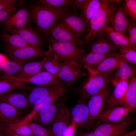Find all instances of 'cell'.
Wrapping results in <instances>:
<instances>
[{
	"label": "cell",
	"mask_w": 136,
	"mask_h": 136,
	"mask_svg": "<svg viewBox=\"0 0 136 136\" xmlns=\"http://www.w3.org/2000/svg\"><path fill=\"white\" fill-rule=\"evenodd\" d=\"M28 90H15L0 94V101L6 103L26 113L31 108L28 101Z\"/></svg>",
	"instance_id": "cell-12"
},
{
	"label": "cell",
	"mask_w": 136,
	"mask_h": 136,
	"mask_svg": "<svg viewBox=\"0 0 136 136\" xmlns=\"http://www.w3.org/2000/svg\"><path fill=\"white\" fill-rule=\"evenodd\" d=\"M4 136H22L17 134L0 122Z\"/></svg>",
	"instance_id": "cell-43"
},
{
	"label": "cell",
	"mask_w": 136,
	"mask_h": 136,
	"mask_svg": "<svg viewBox=\"0 0 136 136\" xmlns=\"http://www.w3.org/2000/svg\"><path fill=\"white\" fill-rule=\"evenodd\" d=\"M128 24L127 14L120 5L111 17L108 26L115 31L126 34Z\"/></svg>",
	"instance_id": "cell-21"
},
{
	"label": "cell",
	"mask_w": 136,
	"mask_h": 136,
	"mask_svg": "<svg viewBox=\"0 0 136 136\" xmlns=\"http://www.w3.org/2000/svg\"><path fill=\"white\" fill-rule=\"evenodd\" d=\"M70 117L78 131L90 129L89 112L87 100L79 99L70 113Z\"/></svg>",
	"instance_id": "cell-11"
},
{
	"label": "cell",
	"mask_w": 136,
	"mask_h": 136,
	"mask_svg": "<svg viewBox=\"0 0 136 136\" xmlns=\"http://www.w3.org/2000/svg\"><path fill=\"white\" fill-rule=\"evenodd\" d=\"M87 47L90 52L100 54L116 52L119 48L113 44L104 33L97 36Z\"/></svg>",
	"instance_id": "cell-20"
},
{
	"label": "cell",
	"mask_w": 136,
	"mask_h": 136,
	"mask_svg": "<svg viewBox=\"0 0 136 136\" xmlns=\"http://www.w3.org/2000/svg\"><path fill=\"white\" fill-rule=\"evenodd\" d=\"M27 62L12 60L7 61L0 65V71L3 74L14 75L18 73Z\"/></svg>",
	"instance_id": "cell-33"
},
{
	"label": "cell",
	"mask_w": 136,
	"mask_h": 136,
	"mask_svg": "<svg viewBox=\"0 0 136 136\" xmlns=\"http://www.w3.org/2000/svg\"><path fill=\"white\" fill-rule=\"evenodd\" d=\"M49 40L71 43L78 46L80 45L81 40L74 36L58 20L51 26L48 33L47 42Z\"/></svg>",
	"instance_id": "cell-14"
},
{
	"label": "cell",
	"mask_w": 136,
	"mask_h": 136,
	"mask_svg": "<svg viewBox=\"0 0 136 136\" xmlns=\"http://www.w3.org/2000/svg\"><path fill=\"white\" fill-rule=\"evenodd\" d=\"M65 103L59 108L50 127L54 136L67 135L71 117Z\"/></svg>",
	"instance_id": "cell-13"
},
{
	"label": "cell",
	"mask_w": 136,
	"mask_h": 136,
	"mask_svg": "<svg viewBox=\"0 0 136 136\" xmlns=\"http://www.w3.org/2000/svg\"><path fill=\"white\" fill-rule=\"evenodd\" d=\"M49 50L45 55L52 56L61 62L75 61L80 63L86 52L71 43L49 40Z\"/></svg>",
	"instance_id": "cell-3"
},
{
	"label": "cell",
	"mask_w": 136,
	"mask_h": 136,
	"mask_svg": "<svg viewBox=\"0 0 136 136\" xmlns=\"http://www.w3.org/2000/svg\"><path fill=\"white\" fill-rule=\"evenodd\" d=\"M3 30L9 33L18 35L32 46L40 47L45 46L46 43L43 37L36 28L31 25V22L21 28H8Z\"/></svg>",
	"instance_id": "cell-10"
},
{
	"label": "cell",
	"mask_w": 136,
	"mask_h": 136,
	"mask_svg": "<svg viewBox=\"0 0 136 136\" xmlns=\"http://www.w3.org/2000/svg\"><path fill=\"white\" fill-rule=\"evenodd\" d=\"M0 136H4L2 130L0 125Z\"/></svg>",
	"instance_id": "cell-47"
},
{
	"label": "cell",
	"mask_w": 136,
	"mask_h": 136,
	"mask_svg": "<svg viewBox=\"0 0 136 136\" xmlns=\"http://www.w3.org/2000/svg\"><path fill=\"white\" fill-rule=\"evenodd\" d=\"M23 2V1L19 0H0V11L17 7Z\"/></svg>",
	"instance_id": "cell-41"
},
{
	"label": "cell",
	"mask_w": 136,
	"mask_h": 136,
	"mask_svg": "<svg viewBox=\"0 0 136 136\" xmlns=\"http://www.w3.org/2000/svg\"><path fill=\"white\" fill-rule=\"evenodd\" d=\"M44 58L41 61H33L27 62L18 73L14 75L22 77H28L44 71Z\"/></svg>",
	"instance_id": "cell-30"
},
{
	"label": "cell",
	"mask_w": 136,
	"mask_h": 136,
	"mask_svg": "<svg viewBox=\"0 0 136 136\" xmlns=\"http://www.w3.org/2000/svg\"><path fill=\"white\" fill-rule=\"evenodd\" d=\"M24 118L15 119L9 120H0V122L16 133L22 136H33L29 127L21 122Z\"/></svg>",
	"instance_id": "cell-27"
},
{
	"label": "cell",
	"mask_w": 136,
	"mask_h": 136,
	"mask_svg": "<svg viewBox=\"0 0 136 136\" xmlns=\"http://www.w3.org/2000/svg\"><path fill=\"white\" fill-rule=\"evenodd\" d=\"M63 84L43 85H33L29 86L28 98L31 107L43 101Z\"/></svg>",
	"instance_id": "cell-15"
},
{
	"label": "cell",
	"mask_w": 136,
	"mask_h": 136,
	"mask_svg": "<svg viewBox=\"0 0 136 136\" xmlns=\"http://www.w3.org/2000/svg\"><path fill=\"white\" fill-rule=\"evenodd\" d=\"M128 24L127 32L132 49L136 51V23L132 22L129 17L128 18Z\"/></svg>",
	"instance_id": "cell-40"
},
{
	"label": "cell",
	"mask_w": 136,
	"mask_h": 136,
	"mask_svg": "<svg viewBox=\"0 0 136 136\" xmlns=\"http://www.w3.org/2000/svg\"><path fill=\"white\" fill-rule=\"evenodd\" d=\"M121 5L131 21L136 23V0H125Z\"/></svg>",
	"instance_id": "cell-38"
},
{
	"label": "cell",
	"mask_w": 136,
	"mask_h": 136,
	"mask_svg": "<svg viewBox=\"0 0 136 136\" xmlns=\"http://www.w3.org/2000/svg\"><path fill=\"white\" fill-rule=\"evenodd\" d=\"M103 33L115 46L119 47L123 46L132 49L126 34L115 31L108 26L105 28Z\"/></svg>",
	"instance_id": "cell-29"
},
{
	"label": "cell",
	"mask_w": 136,
	"mask_h": 136,
	"mask_svg": "<svg viewBox=\"0 0 136 136\" xmlns=\"http://www.w3.org/2000/svg\"><path fill=\"white\" fill-rule=\"evenodd\" d=\"M132 123L131 117L128 115L119 123H103L92 131L98 136H121L127 132Z\"/></svg>",
	"instance_id": "cell-9"
},
{
	"label": "cell",
	"mask_w": 136,
	"mask_h": 136,
	"mask_svg": "<svg viewBox=\"0 0 136 136\" xmlns=\"http://www.w3.org/2000/svg\"><path fill=\"white\" fill-rule=\"evenodd\" d=\"M122 59V56L117 53L104 59L96 67L87 70L90 74L110 73L118 68Z\"/></svg>",
	"instance_id": "cell-22"
},
{
	"label": "cell",
	"mask_w": 136,
	"mask_h": 136,
	"mask_svg": "<svg viewBox=\"0 0 136 136\" xmlns=\"http://www.w3.org/2000/svg\"><path fill=\"white\" fill-rule=\"evenodd\" d=\"M18 9L17 7H15L0 11V24L5 21Z\"/></svg>",
	"instance_id": "cell-42"
},
{
	"label": "cell",
	"mask_w": 136,
	"mask_h": 136,
	"mask_svg": "<svg viewBox=\"0 0 136 136\" xmlns=\"http://www.w3.org/2000/svg\"><path fill=\"white\" fill-rule=\"evenodd\" d=\"M122 105L132 108L136 107V77L134 76L129 80Z\"/></svg>",
	"instance_id": "cell-32"
},
{
	"label": "cell",
	"mask_w": 136,
	"mask_h": 136,
	"mask_svg": "<svg viewBox=\"0 0 136 136\" xmlns=\"http://www.w3.org/2000/svg\"><path fill=\"white\" fill-rule=\"evenodd\" d=\"M43 67L44 71L55 75L59 73L62 65V62H60L53 57L45 55Z\"/></svg>",
	"instance_id": "cell-35"
},
{
	"label": "cell",
	"mask_w": 136,
	"mask_h": 136,
	"mask_svg": "<svg viewBox=\"0 0 136 136\" xmlns=\"http://www.w3.org/2000/svg\"><path fill=\"white\" fill-rule=\"evenodd\" d=\"M0 39L9 46L15 48H21L32 46L24 40L19 35L9 33L4 30L0 33Z\"/></svg>",
	"instance_id": "cell-31"
},
{
	"label": "cell",
	"mask_w": 136,
	"mask_h": 136,
	"mask_svg": "<svg viewBox=\"0 0 136 136\" xmlns=\"http://www.w3.org/2000/svg\"><path fill=\"white\" fill-rule=\"evenodd\" d=\"M1 73V71H0V73Z\"/></svg>",
	"instance_id": "cell-48"
},
{
	"label": "cell",
	"mask_w": 136,
	"mask_h": 136,
	"mask_svg": "<svg viewBox=\"0 0 136 136\" xmlns=\"http://www.w3.org/2000/svg\"><path fill=\"white\" fill-rule=\"evenodd\" d=\"M31 20L43 37L47 43L48 33L50 29L62 15L69 12H76L69 8L57 9L47 6L36 1L29 7Z\"/></svg>",
	"instance_id": "cell-1"
},
{
	"label": "cell",
	"mask_w": 136,
	"mask_h": 136,
	"mask_svg": "<svg viewBox=\"0 0 136 136\" xmlns=\"http://www.w3.org/2000/svg\"><path fill=\"white\" fill-rule=\"evenodd\" d=\"M29 7L25 6L17 9L4 21L0 24L4 29L22 28L31 22Z\"/></svg>",
	"instance_id": "cell-16"
},
{
	"label": "cell",
	"mask_w": 136,
	"mask_h": 136,
	"mask_svg": "<svg viewBox=\"0 0 136 136\" xmlns=\"http://www.w3.org/2000/svg\"><path fill=\"white\" fill-rule=\"evenodd\" d=\"M74 36L81 41L87 35L88 30L82 16L71 12L61 15L58 19Z\"/></svg>",
	"instance_id": "cell-6"
},
{
	"label": "cell",
	"mask_w": 136,
	"mask_h": 136,
	"mask_svg": "<svg viewBox=\"0 0 136 136\" xmlns=\"http://www.w3.org/2000/svg\"><path fill=\"white\" fill-rule=\"evenodd\" d=\"M135 70L123 57L122 61L112 76L111 82L114 86L120 81L129 80L134 76Z\"/></svg>",
	"instance_id": "cell-24"
},
{
	"label": "cell",
	"mask_w": 136,
	"mask_h": 136,
	"mask_svg": "<svg viewBox=\"0 0 136 136\" xmlns=\"http://www.w3.org/2000/svg\"><path fill=\"white\" fill-rule=\"evenodd\" d=\"M119 52L123 58L128 63L136 64V51L125 46L119 47Z\"/></svg>",
	"instance_id": "cell-39"
},
{
	"label": "cell",
	"mask_w": 136,
	"mask_h": 136,
	"mask_svg": "<svg viewBox=\"0 0 136 136\" xmlns=\"http://www.w3.org/2000/svg\"><path fill=\"white\" fill-rule=\"evenodd\" d=\"M48 7L57 9L64 8H71L76 12L73 0H38Z\"/></svg>",
	"instance_id": "cell-37"
},
{
	"label": "cell",
	"mask_w": 136,
	"mask_h": 136,
	"mask_svg": "<svg viewBox=\"0 0 136 136\" xmlns=\"http://www.w3.org/2000/svg\"><path fill=\"white\" fill-rule=\"evenodd\" d=\"M116 53V52L103 54L91 52L86 53L80 61V66L81 67L87 70L93 69L97 66L105 59Z\"/></svg>",
	"instance_id": "cell-23"
},
{
	"label": "cell",
	"mask_w": 136,
	"mask_h": 136,
	"mask_svg": "<svg viewBox=\"0 0 136 136\" xmlns=\"http://www.w3.org/2000/svg\"><path fill=\"white\" fill-rule=\"evenodd\" d=\"M75 136H98L93 131H79Z\"/></svg>",
	"instance_id": "cell-44"
},
{
	"label": "cell",
	"mask_w": 136,
	"mask_h": 136,
	"mask_svg": "<svg viewBox=\"0 0 136 136\" xmlns=\"http://www.w3.org/2000/svg\"><path fill=\"white\" fill-rule=\"evenodd\" d=\"M66 97L58 99L53 103L46 105L35 113L29 120L42 126L50 128L60 107L66 103Z\"/></svg>",
	"instance_id": "cell-7"
},
{
	"label": "cell",
	"mask_w": 136,
	"mask_h": 136,
	"mask_svg": "<svg viewBox=\"0 0 136 136\" xmlns=\"http://www.w3.org/2000/svg\"><path fill=\"white\" fill-rule=\"evenodd\" d=\"M62 65L56 77L67 86L75 82L80 74L81 67L79 63L75 61L62 62Z\"/></svg>",
	"instance_id": "cell-18"
},
{
	"label": "cell",
	"mask_w": 136,
	"mask_h": 136,
	"mask_svg": "<svg viewBox=\"0 0 136 136\" xmlns=\"http://www.w3.org/2000/svg\"><path fill=\"white\" fill-rule=\"evenodd\" d=\"M129 80L120 81L114 85L112 91L109 93L106 100L107 108L122 105Z\"/></svg>",
	"instance_id": "cell-19"
},
{
	"label": "cell",
	"mask_w": 136,
	"mask_h": 136,
	"mask_svg": "<svg viewBox=\"0 0 136 136\" xmlns=\"http://www.w3.org/2000/svg\"><path fill=\"white\" fill-rule=\"evenodd\" d=\"M86 0H73V3L76 10H79Z\"/></svg>",
	"instance_id": "cell-45"
},
{
	"label": "cell",
	"mask_w": 136,
	"mask_h": 136,
	"mask_svg": "<svg viewBox=\"0 0 136 136\" xmlns=\"http://www.w3.org/2000/svg\"><path fill=\"white\" fill-rule=\"evenodd\" d=\"M134 109L123 105H119L104 110L97 119L103 123L115 124L121 121Z\"/></svg>",
	"instance_id": "cell-17"
},
{
	"label": "cell",
	"mask_w": 136,
	"mask_h": 136,
	"mask_svg": "<svg viewBox=\"0 0 136 136\" xmlns=\"http://www.w3.org/2000/svg\"><path fill=\"white\" fill-rule=\"evenodd\" d=\"M26 113L4 102L0 101V120H9L25 118Z\"/></svg>",
	"instance_id": "cell-28"
},
{
	"label": "cell",
	"mask_w": 136,
	"mask_h": 136,
	"mask_svg": "<svg viewBox=\"0 0 136 136\" xmlns=\"http://www.w3.org/2000/svg\"><path fill=\"white\" fill-rule=\"evenodd\" d=\"M69 89V88L67 86L63 84L43 101L34 106L32 111L25 117V120H29L35 113L44 106L53 103L62 97L66 93Z\"/></svg>",
	"instance_id": "cell-25"
},
{
	"label": "cell",
	"mask_w": 136,
	"mask_h": 136,
	"mask_svg": "<svg viewBox=\"0 0 136 136\" xmlns=\"http://www.w3.org/2000/svg\"><path fill=\"white\" fill-rule=\"evenodd\" d=\"M108 86L91 96L87 102L90 129L104 111L106 100L110 93Z\"/></svg>",
	"instance_id": "cell-8"
},
{
	"label": "cell",
	"mask_w": 136,
	"mask_h": 136,
	"mask_svg": "<svg viewBox=\"0 0 136 136\" xmlns=\"http://www.w3.org/2000/svg\"><path fill=\"white\" fill-rule=\"evenodd\" d=\"M23 123L29 127L33 136H54L50 128L45 127L30 120Z\"/></svg>",
	"instance_id": "cell-36"
},
{
	"label": "cell",
	"mask_w": 136,
	"mask_h": 136,
	"mask_svg": "<svg viewBox=\"0 0 136 136\" xmlns=\"http://www.w3.org/2000/svg\"><path fill=\"white\" fill-rule=\"evenodd\" d=\"M29 86L15 82L2 76L0 77V94L18 89L28 90Z\"/></svg>",
	"instance_id": "cell-34"
},
{
	"label": "cell",
	"mask_w": 136,
	"mask_h": 136,
	"mask_svg": "<svg viewBox=\"0 0 136 136\" xmlns=\"http://www.w3.org/2000/svg\"><path fill=\"white\" fill-rule=\"evenodd\" d=\"M90 75L87 82L80 88L79 99L87 100L99 92L104 87L109 85L112 77L111 72Z\"/></svg>",
	"instance_id": "cell-5"
},
{
	"label": "cell",
	"mask_w": 136,
	"mask_h": 136,
	"mask_svg": "<svg viewBox=\"0 0 136 136\" xmlns=\"http://www.w3.org/2000/svg\"><path fill=\"white\" fill-rule=\"evenodd\" d=\"M121 136H136V131H133L128 133L127 132Z\"/></svg>",
	"instance_id": "cell-46"
},
{
	"label": "cell",
	"mask_w": 136,
	"mask_h": 136,
	"mask_svg": "<svg viewBox=\"0 0 136 136\" xmlns=\"http://www.w3.org/2000/svg\"><path fill=\"white\" fill-rule=\"evenodd\" d=\"M121 1L100 0V7L90 21L88 33L81 41V45L87 46L97 36L103 33L111 17L120 6Z\"/></svg>",
	"instance_id": "cell-2"
},
{
	"label": "cell",
	"mask_w": 136,
	"mask_h": 136,
	"mask_svg": "<svg viewBox=\"0 0 136 136\" xmlns=\"http://www.w3.org/2000/svg\"><path fill=\"white\" fill-rule=\"evenodd\" d=\"M4 50L6 56L11 60L27 62L43 59L46 52L41 47L33 46L15 48L6 44Z\"/></svg>",
	"instance_id": "cell-4"
},
{
	"label": "cell",
	"mask_w": 136,
	"mask_h": 136,
	"mask_svg": "<svg viewBox=\"0 0 136 136\" xmlns=\"http://www.w3.org/2000/svg\"><path fill=\"white\" fill-rule=\"evenodd\" d=\"M101 0H86L79 9L88 30L90 21L99 8Z\"/></svg>",
	"instance_id": "cell-26"
}]
</instances>
